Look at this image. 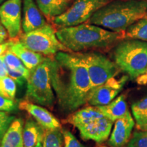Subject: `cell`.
Wrapping results in <instances>:
<instances>
[{
    "label": "cell",
    "mask_w": 147,
    "mask_h": 147,
    "mask_svg": "<svg viewBox=\"0 0 147 147\" xmlns=\"http://www.w3.org/2000/svg\"><path fill=\"white\" fill-rule=\"evenodd\" d=\"M15 117L10 116L7 112L0 111V140L2 139Z\"/></svg>",
    "instance_id": "4316f807"
},
{
    "label": "cell",
    "mask_w": 147,
    "mask_h": 147,
    "mask_svg": "<svg viewBox=\"0 0 147 147\" xmlns=\"http://www.w3.org/2000/svg\"><path fill=\"white\" fill-rule=\"evenodd\" d=\"M146 15V0H119L110 1L99 9L89 21L112 32L121 33Z\"/></svg>",
    "instance_id": "7a4b0ae2"
},
{
    "label": "cell",
    "mask_w": 147,
    "mask_h": 147,
    "mask_svg": "<svg viewBox=\"0 0 147 147\" xmlns=\"http://www.w3.org/2000/svg\"><path fill=\"white\" fill-rule=\"evenodd\" d=\"M97 107L104 117L113 122L123 117L128 111L125 96L124 95H119L106 105L98 106Z\"/></svg>",
    "instance_id": "d6986e66"
},
{
    "label": "cell",
    "mask_w": 147,
    "mask_h": 147,
    "mask_svg": "<svg viewBox=\"0 0 147 147\" xmlns=\"http://www.w3.org/2000/svg\"><path fill=\"white\" fill-rule=\"evenodd\" d=\"M27 100L52 108L55 95L51 84L49 57H45L36 68L31 71L27 80Z\"/></svg>",
    "instance_id": "5b68a950"
},
{
    "label": "cell",
    "mask_w": 147,
    "mask_h": 147,
    "mask_svg": "<svg viewBox=\"0 0 147 147\" xmlns=\"http://www.w3.org/2000/svg\"><path fill=\"white\" fill-rule=\"evenodd\" d=\"M99 147H106V146H99Z\"/></svg>",
    "instance_id": "74e56055"
},
{
    "label": "cell",
    "mask_w": 147,
    "mask_h": 147,
    "mask_svg": "<svg viewBox=\"0 0 147 147\" xmlns=\"http://www.w3.org/2000/svg\"><path fill=\"white\" fill-rule=\"evenodd\" d=\"M114 59L129 78L136 80L147 68V42L135 39L121 42L114 51Z\"/></svg>",
    "instance_id": "277c9868"
},
{
    "label": "cell",
    "mask_w": 147,
    "mask_h": 147,
    "mask_svg": "<svg viewBox=\"0 0 147 147\" xmlns=\"http://www.w3.org/2000/svg\"><path fill=\"white\" fill-rule=\"evenodd\" d=\"M126 147H147V131L134 132Z\"/></svg>",
    "instance_id": "484cf974"
},
{
    "label": "cell",
    "mask_w": 147,
    "mask_h": 147,
    "mask_svg": "<svg viewBox=\"0 0 147 147\" xmlns=\"http://www.w3.org/2000/svg\"><path fill=\"white\" fill-rule=\"evenodd\" d=\"M51 84L64 113H72L87 104L92 90L87 69L77 54L60 51L49 57Z\"/></svg>",
    "instance_id": "6da1fadb"
},
{
    "label": "cell",
    "mask_w": 147,
    "mask_h": 147,
    "mask_svg": "<svg viewBox=\"0 0 147 147\" xmlns=\"http://www.w3.org/2000/svg\"><path fill=\"white\" fill-rule=\"evenodd\" d=\"M56 34L59 40L68 50L74 52L104 49L123 38V32H114L93 24L84 23L61 27Z\"/></svg>",
    "instance_id": "3957f363"
},
{
    "label": "cell",
    "mask_w": 147,
    "mask_h": 147,
    "mask_svg": "<svg viewBox=\"0 0 147 147\" xmlns=\"http://www.w3.org/2000/svg\"><path fill=\"white\" fill-rule=\"evenodd\" d=\"M131 112L139 128L147 125V96L131 105Z\"/></svg>",
    "instance_id": "7402d4cb"
},
{
    "label": "cell",
    "mask_w": 147,
    "mask_h": 147,
    "mask_svg": "<svg viewBox=\"0 0 147 147\" xmlns=\"http://www.w3.org/2000/svg\"><path fill=\"white\" fill-rule=\"evenodd\" d=\"M38 8L48 17L58 16L68 8L70 0H36Z\"/></svg>",
    "instance_id": "ffe728a7"
},
{
    "label": "cell",
    "mask_w": 147,
    "mask_h": 147,
    "mask_svg": "<svg viewBox=\"0 0 147 147\" xmlns=\"http://www.w3.org/2000/svg\"><path fill=\"white\" fill-rule=\"evenodd\" d=\"M8 76V71H7L6 64L3 61L2 57H0V79L4 78Z\"/></svg>",
    "instance_id": "4dcf8cb0"
},
{
    "label": "cell",
    "mask_w": 147,
    "mask_h": 147,
    "mask_svg": "<svg viewBox=\"0 0 147 147\" xmlns=\"http://www.w3.org/2000/svg\"><path fill=\"white\" fill-rule=\"evenodd\" d=\"M0 43H2V42H1V41H0Z\"/></svg>",
    "instance_id": "f35d334b"
},
{
    "label": "cell",
    "mask_w": 147,
    "mask_h": 147,
    "mask_svg": "<svg viewBox=\"0 0 147 147\" xmlns=\"http://www.w3.org/2000/svg\"><path fill=\"white\" fill-rule=\"evenodd\" d=\"M23 122L21 119H15L1 140L0 147H24Z\"/></svg>",
    "instance_id": "e0dca14e"
},
{
    "label": "cell",
    "mask_w": 147,
    "mask_h": 147,
    "mask_svg": "<svg viewBox=\"0 0 147 147\" xmlns=\"http://www.w3.org/2000/svg\"><path fill=\"white\" fill-rule=\"evenodd\" d=\"M109 2L110 0H75L63 14L55 18L54 23L61 27L80 25Z\"/></svg>",
    "instance_id": "ba28073f"
},
{
    "label": "cell",
    "mask_w": 147,
    "mask_h": 147,
    "mask_svg": "<svg viewBox=\"0 0 147 147\" xmlns=\"http://www.w3.org/2000/svg\"><path fill=\"white\" fill-rule=\"evenodd\" d=\"M136 82L140 85H144L147 84V68L146 71L143 74L136 78Z\"/></svg>",
    "instance_id": "836d02e7"
},
{
    "label": "cell",
    "mask_w": 147,
    "mask_h": 147,
    "mask_svg": "<svg viewBox=\"0 0 147 147\" xmlns=\"http://www.w3.org/2000/svg\"><path fill=\"white\" fill-rule=\"evenodd\" d=\"M63 136L60 129L46 131L42 144L43 147H62Z\"/></svg>",
    "instance_id": "d4e9b609"
},
{
    "label": "cell",
    "mask_w": 147,
    "mask_h": 147,
    "mask_svg": "<svg viewBox=\"0 0 147 147\" xmlns=\"http://www.w3.org/2000/svg\"><path fill=\"white\" fill-rule=\"evenodd\" d=\"M45 132V129L37 121L28 119L23 127L24 147H34L39 141L42 142Z\"/></svg>",
    "instance_id": "ac0fdd59"
},
{
    "label": "cell",
    "mask_w": 147,
    "mask_h": 147,
    "mask_svg": "<svg viewBox=\"0 0 147 147\" xmlns=\"http://www.w3.org/2000/svg\"><path fill=\"white\" fill-rule=\"evenodd\" d=\"M135 121L127 111L125 115L115 121L108 144L110 147H123L129 141Z\"/></svg>",
    "instance_id": "4fadbf2b"
},
{
    "label": "cell",
    "mask_w": 147,
    "mask_h": 147,
    "mask_svg": "<svg viewBox=\"0 0 147 147\" xmlns=\"http://www.w3.org/2000/svg\"><path fill=\"white\" fill-rule=\"evenodd\" d=\"M128 78L127 75L120 78H115V76L112 77L105 83L93 89L89 95L87 104L94 106H104L109 104L122 91Z\"/></svg>",
    "instance_id": "9c48e42d"
},
{
    "label": "cell",
    "mask_w": 147,
    "mask_h": 147,
    "mask_svg": "<svg viewBox=\"0 0 147 147\" xmlns=\"http://www.w3.org/2000/svg\"><path fill=\"white\" fill-rule=\"evenodd\" d=\"M9 49L21 60L25 67L30 71L36 68L45 59L42 54L27 49L20 41H12Z\"/></svg>",
    "instance_id": "2e32d148"
},
{
    "label": "cell",
    "mask_w": 147,
    "mask_h": 147,
    "mask_svg": "<svg viewBox=\"0 0 147 147\" xmlns=\"http://www.w3.org/2000/svg\"><path fill=\"white\" fill-rule=\"evenodd\" d=\"M23 12L22 28L24 33L36 30L47 24L43 13L34 0H23Z\"/></svg>",
    "instance_id": "5bb4252c"
},
{
    "label": "cell",
    "mask_w": 147,
    "mask_h": 147,
    "mask_svg": "<svg viewBox=\"0 0 147 147\" xmlns=\"http://www.w3.org/2000/svg\"><path fill=\"white\" fill-rule=\"evenodd\" d=\"M16 93V83L10 76L0 79V95L14 100Z\"/></svg>",
    "instance_id": "cb8c5ba5"
},
{
    "label": "cell",
    "mask_w": 147,
    "mask_h": 147,
    "mask_svg": "<svg viewBox=\"0 0 147 147\" xmlns=\"http://www.w3.org/2000/svg\"><path fill=\"white\" fill-rule=\"evenodd\" d=\"M20 109L27 111L35 120L45 129L54 131L61 127L59 121L47 109L28 100H24L19 104Z\"/></svg>",
    "instance_id": "8fae6325"
},
{
    "label": "cell",
    "mask_w": 147,
    "mask_h": 147,
    "mask_svg": "<svg viewBox=\"0 0 147 147\" xmlns=\"http://www.w3.org/2000/svg\"><path fill=\"white\" fill-rule=\"evenodd\" d=\"M1 57L6 64L7 67L20 71L21 74H23L26 80H28L29 77L30 76L31 71L25 67L21 60L14 53H12L10 49H8Z\"/></svg>",
    "instance_id": "603a6c76"
},
{
    "label": "cell",
    "mask_w": 147,
    "mask_h": 147,
    "mask_svg": "<svg viewBox=\"0 0 147 147\" xmlns=\"http://www.w3.org/2000/svg\"><path fill=\"white\" fill-rule=\"evenodd\" d=\"M34 147H43L42 142H41V141H39V142H38V144H37Z\"/></svg>",
    "instance_id": "e575fe53"
},
{
    "label": "cell",
    "mask_w": 147,
    "mask_h": 147,
    "mask_svg": "<svg viewBox=\"0 0 147 147\" xmlns=\"http://www.w3.org/2000/svg\"><path fill=\"white\" fill-rule=\"evenodd\" d=\"M7 71H8V74L9 76H10L16 84H18L19 86H23L25 81H27L26 78L23 76V74H21L20 71L15 69H11L10 67H7Z\"/></svg>",
    "instance_id": "f546056e"
},
{
    "label": "cell",
    "mask_w": 147,
    "mask_h": 147,
    "mask_svg": "<svg viewBox=\"0 0 147 147\" xmlns=\"http://www.w3.org/2000/svg\"><path fill=\"white\" fill-rule=\"evenodd\" d=\"M12 40H10V41H7L5 42L0 43V57L2 56V55L8 50L11 44H12Z\"/></svg>",
    "instance_id": "1f68e13d"
},
{
    "label": "cell",
    "mask_w": 147,
    "mask_h": 147,
    "mask_svg": "<svg viewBox=\"0 0 147 147\" xmlns=\"http://www.w3.org/2000/svg\"><path fill=\"white\" fill-rule=\"evenodd\" d=\"M113 121L104 117L78 129L80 137L84 140H93L97 143H102L109 137Z\"/></svg>",
    "instance_id": "7c38bea8"
},
{
    "label": "cell",
    "mask_w": 147,
    "mask_h": 147,
    "mask_svg": "<svg viewBox=\"0 0 147 147\" xmlns=\"http://www.w3.org/2000/svg\"><path fill=\"white\" fill-rule=\"evenodd\" d=\"M140 129L141 130H142V131H147V125H146L141 127Z\"/></svg>",
    "instance_id": "d590c367"
},
{
    "label": "cell",
    "mask_w": 147,
    "mask_h": 147,
    "mask_svg": "<svg viewBox=\"0 0 147 147\" xmlns=\"http://www.w3.org/2000/svg\"><path fill=\"white\" fill-rule=\"evenodd\" d=\"M125 38L147 42V18L140 19L125 30Z\"/></svg>",
    "instance_id": "44dd1931"
},
{
    "label": "cell",
    "mask_w": 147,
    "mask_h": 147,
    "mask_svg": "<svg viewBox=\"0 0 147 147\" xmlns=\"http://www.w3.org/2000/svg\"><path fill=\"white\" fill-rule=\"evenodd\" d=\"M20 42L27 49L45 55H55L60 51H68L59 40L54 28L49 24L36 30L25 33L21 37Z\"/></svg>",
    "instance_id": "8992f818"
},
{
    "label": "cell",
    "mask_w": 147,
    "mask_h": 147,
    "mask_svg": "<svg viewBox=\"0 0 147 147\" xmlns=\"http://www.w3.org/2000/svg\"><path fill=\"white\" fill-rule=\"evenodd\" d=\"M104 117L97 106H91L74 112L69 115L66 122L79 129Z\"/></svg>",
    "instance_id": "9a60e30c"
},
{
    "label": "cell",
    "mask_w": 147,
    "mask_h": 147,
    "mask_svg": "<svg viewBox=\"0 0 147 147\" xmlns=\"http://www.w3.org/2000/svg\"><path fill=\"white\" fill-rule=\"evenodd\" d=\"M62 133L63 136L64 147H85L68 130L63 129Z\"/></svg>",
    "instance_id": "83f0119b"
},
{
    "label": "cell",
    "mask_w": 147,
    "mask_h": 147,
    "mask_svg": "<svg viewBox=\"0 0 147 147\" xmlns=\"http://www.w3.org/2000/svg\"><path fill=\"white\" fill-rule=\"evenodd\" d=\"M16 109V104L13 100L0 95V111L11 112Z\"/></svg>",
    "instance_id": "f1b7e54d"
},
{
    "label": "cell",
    "mask_w": 147,
    "mask_h": 147,
    "mask_svg": "<svg viewBox=\"0 0 147 147\" xmlns=\"http://www.w3.org/2000/svg\"><path fill=\"white\" fill-rule=\"evenodd\" d=\"M5 1H7V0H0V5H1L3 3H4Z\"/></svg>",
    "instance_id": "8d00e7d4"
},
{
    "label": "cell",
    "mask_w": 147,
    "mask_h": 147,
    "mask_svg": "<svg viewBox=\"0 0 147 147\" xmlns=\"http://www.w3.org/2000/svg\"><path fill=\"white\" fill-rule=\"evenodd\" d=\"M87 67L92 89L105 83L108 79L116 76L121 70L115 62L105 55L97 52L76 53Z\"/></svg>",
    "instance_id": "52a82bcc"
},
{
    "label": "cell",
    "mask_w": 147,
    "mask_h": 147,
    "mask_svg": "<svg viewBox=\"0 0 147 147\" xmlns=\"http://www.w3.org/2000/svg\"><path fill=\"white\" fill-rule=\"evenodd\" d=\"M23 0H7L0 5V23L10 38L19 35L21 29V8Z\"/></svg>",
    "instance_id": "30bf717a"
},
{
    "label": "cell",
    "mask_w": 147,
    "mask_h": 147,
    "mask_svg": "<svg viewBox=\"0 0 147 147\" xmlns=\"http://www.w3.org/2000/svg\"><path fill=\"white\" fill-rule=\"evenodd\" d=\"M0 144H1V140H0Z\"/></svg>",
    "instance_id": "ab89813d"
},
{
    "label": "cell",
    "mask_w": 147,
    "mask_h": 147,
    "mask_svg": "<svg viewBox=\"0 0 147 147\" xmlns=\"http://www.w3.org/2000/svg\"><path fill=\"white\" fill-rule=\"evenodd\" d=\"M8 34L7 30L3 27V25L0 23V41L3 42V41L8 38Z\"/></svg>",
    "instance_id": "d6a6232c"
}]
</instances>
